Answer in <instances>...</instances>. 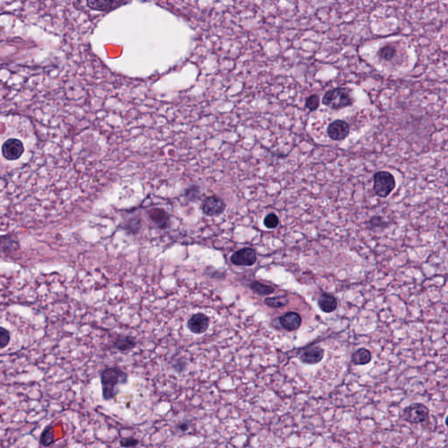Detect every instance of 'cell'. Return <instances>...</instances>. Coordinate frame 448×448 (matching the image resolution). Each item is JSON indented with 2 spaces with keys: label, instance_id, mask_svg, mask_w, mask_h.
Listing matches in <instances>:
<instances>
[{
  "label": "cell",
  "instance_id": "cell-22",
  "mask_svg": "<svg viewBox=\"0 0 448 448\" xmlns=\"http://www.w3.org/2000/svg\"><path fill=\"white\" fill-rule=\"evenodd\" d=\"M264 224L267 229H275L280 224V219L273 213H270L264 217Z\"/></svg>",
  "mask_w": 448,
  "mask_h": 448
},
{
  "label": "cell",
  "instance_id": "cell-24",
  "mask_svg": "<svg viewBox=\"0 0 448 448\" xmlns=\"http://www.w3.org/2000/svg\"><path fill=\"white\" fill-rule=\"evenodd\" d=\"M139 439L134 437H127L120 439L119 444L123 448H134L139 445Z\"/></svg>",
  "mask_w": 448,
  "mask_h": 448
},
{
  "label": "cell",
  "instance_id": "cell-17",
  "mask_svg": "<svg viewBox=\"0 0 448 448\" xmlns=\"http://www.w3.org/2000/svg\"><path fill=\"white\" fill-rule=\"evenodd\" d=\"M250 288L260 296H268V295L272 294L275 291V289L272 286L264 285L258 281H253V282L251 283Z\"/></svg>",
  "mask_w": 448,
  "mask_h": 448
},
{
  "label": "cell",
  "instance_id": "cell-21",
  "mask_svg": "<svg viewBox=\"0 0 448 448\" xmlns=\"http://www.w3.org/2000/svg\"><path fill=\"white\" fill-rule=\"evenodd\" d=\"M140 228H141V220L140 218L135 217L129 220L123 229L126 230L128 233L138 234Z\"/></svg>",
  "mask_w": 448,
  "mask_h": 448
},
{
  "label": "cell",
  "instance_id": "cell-20",
  "mask_svg": "<svg viewBox=\"0 0 448 448\" xmlns=\"http://www.w3.org/2000/svg\"><path fill=\"white\" fill-rule=\"evenodd\" d=\"M289 301L287 297H274V298H267L264 300V304L267 305L268 307L272 308H280V307H286L288 305Z\"/></svg>",
  "mask_w": 448,
  "mask_h": 448
},
{
  "label": "cell",
  "instance_id": "cell-5",
  "mask_svg": "<svg viewBox=\"0 0 448 448\" xmlns=\"http://www.w3.org/2000/svg\"><path fill=\"white\" fill-rule=\"evenodd\" d=\"M226 209V204L223 200L216 195L207 197L203 201L202 209L206 215L214 216V215H221Z\"/></svg>",
  "mask_w": 448,
  "mask_h": 448
},
{
  "label": "cell",
  "instance_id": "cell-8",
  "mask_svg": "<svg viewBox=\"0 0 448 448\" xmlns=\"http://www.w3.org/2000/svg\"><path fill=\"white\" fill-rule=\"evenodd\" d=\"M231 261L238 266H252L257 261V254L252 248H243L232 254Z\"/></svg>",
  "mask_w": 448,
  "mask_h": 448
},
{
  "label": "cell",
  "instance_id": "cell-3",
  "mask_svg": "<svg viewBox=\"0 0 448 448\" xmlns=\"http://www.w3.org/2000/svg\"><path fill=\"white\" fill-rule=\"evenodd\" d=\"M396 187V180L390 172L380 171L374 175L375 193L381 198H386Z\"/></svg>",
  "mask_w": 448,
  "mask_h": 448
},
{
  "label": "cell",
  "instance_id": "cell-23",
  "mask_svg": "<svg viewBox=\"0 0 448 448\" xmlns=\"http://www.w3.org/2000/svg\"><path fill=\"white\" fill-rule=\"evenodd\" d=\"M319 103H320V100H319V95H311L306 100V107L309 111H316L317 109L319 108Z\"/></svg>",
  "mask_w": 448,
  "mask_h": 448
},
{
  "label": "cell",
  "instance_id": "cell-16",
  "mask_svg": "<svg viewBox=\"0 0 448 448\" xmlns=\"http://www.w3.org/2000/svg\"><path fill=\"white\" fill-rule=\"evenodd\" d=\"M371 353L364 347L356 350L352 355V362L356 365H366L371 362Z\"/></svg>",
  "mask_w": 448,
  "mask_h": 448
},
{
  "label": "cell",
  "instance_id": "cell-13",
  "mask_svg": "<svg viewBox=\"0 0 448 448\" xmlns=\"http://www.w3.org/2000/svg\"><path fill=\"white\" fill-rule=\"evenodd\" d=\"M151 220L161 230L167 229L170 225V215L162 209H153L148 212Z\"/></svg>",
  "mask_w": 448,
  "mask_h": 448
},
{
  "label": "cell",
  "instance_id": "cell-7",
  "mask_svg": "<svg viewBox=\"0 0 448 448\" xmlns=\"http://www.w3.org/2000/svg\"><path fill=\"white\" fill-rule=\"evenodd\" d=\"M327 132L332 140L341 141L347 138L350 134V125L343 120H335L329 125Z\"/></svg>",
  "mask_w": 448,
  "mask_h": 448
},
{
  "label": "cell",
  "instance_id": "cell-6",
  "mask_svg": "<svg viewBox=\"0 0 448 448\" xmlns=\"http://www.w3.org/2000/svg\"><path fill=\"white\" fill-rule=\"evenodd\" d=\"M24 153V145L17 138H9L2 145V154L7 160H16Z\"/></svg>",
  "mask_w": 448,
  "mask_h": 448
},
{
  "label": "cell",
  "instance_id": "cell-10",
  "mask_svg": "<svg viewBox=\"0 0 448 448\" xmlns=\"http://www.w3.org/2000/svg\"><path fill=\"white\" fill-rule=\"evenodd\" d=\"M324 357V350L319 347H312L305 350L300 355V360L306 364H317L321 362Z\"/></svg>",
  "mask_w": 448,
  "mask_h": 448
},
{
  "label": "cell",
  "instance_id": "cell-28",
  "mask_svg": "<svg viewBox=\"0 0 448 448\" xmlns=\"http://www.w3.org/2000/svg\"><path fill=\"white\" fill-rule=\"evenodd\" d=\"M177 428H178L180 431H181L182 433H186V432H187V431L189 430V428H190V424H189V422H187V421H183V422H181V423L178 424Z\"/></svg>",
  "mask_w": 448,
  "mask_h": 448
},
{
  "label": "cell",
  "instance_id": "cell-14",
  "mask_svg": "<svg viewBox=\"0 0 448 448\" xmlns=\"http://www.w3.org/2000/svg\"><path fill=\"white\" fill-rule=\"evenodd\" d=\"M135 339L128 335H117L113 341V347L120 352L130 351L136 347Z\"/></svg>",
  "mask_w": 448,
  "mask_h": 448
},
{
  "label": "cell",
  "instance_id": "cell-26",
  "mask_svg": "<svg viewBox=\"0 0 448 448\" xmlns=\"http://www.w3.org/2000/svg\"><path fill=\"white\" fill-rule=\"evenodd\" d=\"M10 341L9 332L4 328H0V349L7 347Z\"/></svg>",
  "mask_w": 448,
  "mask_h": 448
},
{
  "label": "cell",
  "instance_id": "cell-1",
  "mask_svg": "<svg viewBox=\"0 0 448 448\" xmlns=\"http://www.w3.org/2000/svg\"><path fill=\"white\" fill-rule=\"evenodd\" d=\"M102 394L105 401L116 399L119 393L121 385L128 384L129 375L119 367H107L100 373Z\"/></svg>",
  "mask_w": 448,
  "mask_h": 448
},
{
  "label": "cell",
  "instance_id": "cell-9",
  "mask_svg": "<svg viewBox=\"0 0 448 448\" xmlns=\"http://www.w3.org/2000/svg\"><path fill=\"white\" fill-rule=\"evenodd\" d=\"M209 326V317L204 313H196L187 321V328L192 333L196 335L204 334Z\"/></svg>",
  "mask_w": 448,
  "mask_h": 448
},
{
  "label": "cell",
  "instance_id": "cell-4",
  "mask_svg": "<svg viewBox=\"0 0 448 448\" xmlns=\"http://www.w3.org/2000/svg\"><path fill=\"white\" fill-rule=\"evenodd\" d=\"M403 417L408 423H423L429 417V409L424 404L415 403L404 409Z\"/></svg>",
  "mask_w": 448,
  "mask_h": 448
},
{
  "label": "cell",
  "instance_id": "cell-2",
  "mask_svg": "<svg viewBox=\"0 0 448 448\" xmlns=\"http://www.w3.org/2000/svg\"><path fill=\"white\" fill-rule=\"evenodd\" d=\"M353 96L350 89L345 88H335L323 95L322 104L332 110H341L353 105Z\"/></svg>",
  "mask_w": 448,
  "mask_h": 448
},
{
  "label": "cell",
  "instance_id": "cell-12",
  "mask_svg": "<svg viewBox=\"0 0 448 448\" xmlns=\"http://www.w3.org/2000/svg\"><path fill=\"white\" fill-rule=\"evenodd\" d=\"M280 322L284 329L289 332L295 331L300 329L302 323L301 316L298 313L289 312L280 318Z\"/></svg>",
  "mask_w": 448,
  "mask_h": 448
},
{
  "label": "cell",
  "instance_id": "cell-15",
  "mask_svg": "<svg viewBox=\"0 0 448 448\" xmlns=\"http://www.w3.org/2000/svg\"><path fill=\"white\" fill-rule=\"evenodd\" d=\"M318 305L320 310L324 313H333L337 307V301L335 296L329 293H324L319 297Z\"/></svg>",
  "mask_w": 448,
  "mask_h": 448
},
{
  "label": "cell",
  "instance_id": "cell-25",
  "mask_svg": "<svg viewBox=\"0 0 448 448\" xmlns=\"http://www.w3.org/2000/svg\"><path fill=\"white\" fill-rule=\"evenodd\" d=\"M172 368L175 369V371L178 372V373H182V372L185 371V369H186V367H187V362H186V360L183 359V358H181V357H179L177 359L175 360L173 362H172Z\"/></svg>",
  "mask_w": 448,
  "mask_h": 448
},
{
  "label": "cell",
  "instance_id": "cell-18",
  "mask_svg": "<svg viewBox=\"0 0 448 448\" xmlns=\"http://www.w3.org/2000/svg\"><path fill=\"white\" fill-rule=\"evenodd\" d=\"M56 442V434L54 431V427H47L44 430L43 433L40 436V444L44 446H50Z\"/></svg>",
  "mask_w": 448,
  "mask_h": 448
},
{
  "label": "cell",
  "instance_id": "cell-19",
  "mask_svg": "<svg viewBox=\"0 0 448 448\" xmlns=\"http://www.w3.org/2000/svg\"><path fill=\"white\" fill-rule=\"evenodd\" d=\"M396 48L392 45L388 44L381 47L378 52V56H380V58L384 61H391L396 56Z\"/></svg>",
  "mask_w": 448,
  "mask_h": 448
},
{
  "label": "cell",
  "instance_id": "cell-11",
  "mask_svg": "<svg viewBox=\"0 0 448 448\" xmlns=\"http://www.w3.org/2000/svg\"><path fill=\"white\" fill-rule=\"evenodd\" d=\"M129 2L123 1H117V0H102V1H88L87 5L90 9L99 11V12H111L113 10L117 9L118 7H122L123 5H127Z\"/></svg>",
  "mask_w": 448,
  "mask_h": 448
},
{
  "label": "cell",
  "instance_id": "cell-27",
  "mask_svg": "<svg viewBox=\"0 0 448 448\" xmlns=\"http://www.w3.org/2000/svg\"><path fill=\"white\" fill-rule=\"evenodd\" d=\"M199 187H197V186H192V187H188L187 190H186V192H185V195H186L187 199L193 201V200L198 198V196H199Z\"/></svg>",
  "mask_w": 448,
  "mask_h": 448
}]
</instances>
